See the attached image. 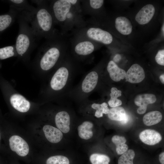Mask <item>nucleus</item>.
<instances>
[{
  "label": "nucleus",
  "instance_id": "obj_12",
  "mask_svg": "<svg viewBox=\"0 0 164 164\" xmlns=\"http://www.w3.org/2000/svg\"><path fill=\"white\" fill-rule=\"evenodd\" d=\"M98 76L95 71L88 73L82 81L81 85L82 91L85 94H88L92 91L97 85Z\"/></svg>",
  "mask_w": 164,
  "mask_h": 164
},
{
  "label": "nucleus",
  "instance_id": "obj_18",
  "mask_svg": "<svg viewBox=\"0 0 164 164\" xmlns=\"http://www.w3.org/2000/svg\"><path fill=\"white\" fill-rule=\"evenodd\" d=\"M115 27L118 32L123 35H129L132 31V23L130 21L125 17H117L115 20Z\"/></svg>",
  "mask_w": 164,
  "mask_h": 164
},
{
  "label": "nucleus",
  "instance_id": "obj_34",
  "mask_svg": "<svg viewBox=\"0 0 164 164\" xmlns=\"http://www.w3.org/2000/svg\"><path fill=\"white\" fill-rule=\"evenodd\" d=\"M108 104L112 108L119 106L122 104L121 100L118 99H110L108 101Z\"/></svg>",
  "mask_w": 164,
  "mask_h": 164
},
{
  "label": "nucleus",
  "instance_id": "obj_26",
  "mask_svg": "<svg viewBox=\"0 0 164 164\" xmlns=\"http://www.w3.org/2000/svg\"><path fill=\"white\" fill-rule=\"evenodd\" d=\"M90 160L92 164H109L110 160L107 155L98 153L91 155Z\"/></svg>",
  "mask_w": 164,
  "mask_h": 164
},
{
  "label": "nucleus",
  "instance_id": "obj_17",
  "mask_svg": "<svg viewBox=\"0 0 164 164\" xmlns=\"http://www.w3.org/2000/svg\"><path fill=\"white\" fill-rule=\"evenodd\" d=\"M107 69L110 78L114 81H119L125 78V71L119 67L113 60L108 62Z\"/></svg>",
  "mask_w": 164,
  "mask_h": 164
},
{
  "label": "nucleus",
  "instance_id": "obj_13",
  "mask_svg": "<svg viewBox=\"0 0 164 164\" xmlns=\"http://www.w3.org/2000/svg\"><path fill=\"white\" fill-rule=\"evenodd\" d=\"M10 101L12 106L20 112H26L29 109L30 102L21 95L17 94L12 95L10 98Z\"/></svg>",
  "mask_w": 164,
  "mask_h": 164
},
{
  "label": "nucleus",
  "instance_id": "obj_1",
  "mask_svg": "<svg viewBox=\"0 0 164 164\" xmlns=\"http://www.w3.org/2000/svg\"><path fill=\"white\" fill-rule=\"evenodd\" d=\"M37 5L35 10L32 12H24L22 15L29 22L37 36L39 38L51 31L53 18L51 13L44 6L43 1L32 0Z\"/></svg>",
  "mask_w": 164,
  "mask_h": 164
},
{
  "label": "nucleus",
  "instance_id": "obj_25",
  "mask_svg": "<svg viewBox=\"0 0 164 164\" xmlns=\"http://www.w3.org/2000/svg\"><path fill=\"white\" fill-rule=\"evenodd\" d=\"M135 155L134 151L128 150L121 155L118 159V164H133V160Z\"/></svg>",
  "mask_w": 164,
  "mask_h": 164
},
{
  "label": "nucleus",
  "instance_id": "obj_27",
  "mask_svg": "<svg viewBox=\"0 0 164 164\" xmlns=\"http://www.w3.org/2000/svg\"><path fill=\"white\" fill-rule=\"evenodd\" d=\"M15 45L0 48V59L4 60L17 54Z\"/></svg>",
  "mask_w": 164,
  "mask_h": 164
},
{
  "label": "nucleus",
  "instance_id": "obj_16",
  "mask_svg": "<svg viewBox=\"0 0 164 164\" xmlns=\"http://www.w3.org/2000/svg\"><path fill=\"white\" fill-rule=\"evenodd\" d=\"M11 9L17 12L19 15L24 12H32L36 8L30 5L26 0H10L8 1Z\"/></svg>",
  "mask_w": 164,
  "mask_h": 164
},
{
  "label": "nucleus",
  "instance_id": "obj_2",
  "mask_svg": "<svg viewBox=\"0 0 164 164\" xmlns=\"http://www.w3.org/2000/svg\"><path fill=\"white\" fill-rule=\"evenodd\" d=\"M17 18L19 31L15 45L17 54L23 57L36 47L39 38L22 15H19Z\"/></svg>",
  "mask_w": 164,
  "mask_h": 164
},
{
  "label": "nucleus",
  "instance_id": "obj_29",
  "mask_svg": "<svg viewBox=\"0 0 164 164\" xmlns=\"http://www.w3.org/2000/svg\"><path fill=\"white\" fill-rule=\"evenodd\" d=\"M112 142L116 146L125 143L126 142V138L124 136L118 135L113 136L111 138Z\"/></svg>",
  "mask_w": 164,
  "mask_h": 164
},
{
  "label": "nucleus",
  "instance_id": "obj_8",
  "mask_svg": "<svg viewBox=\"0 0 164 164\" xmlns=\"http://www.w3.org/2000/svg\"><path fill=\"white\" fill-rule=\"evenodd\" d=\"M145 74L143 68L137 64L132 65L126 73V81L132 83H138L144 79Z\"/></svg>",
  "mask_w": 164,
  "mask_h": 164
},
{
  "label": "nucleus",
  "instance_id": "obj_21",
  "mask_svg": "<svg viewBox=\"0 0 164 164\" xmlns=\"http://www.w3.org/2000/svg\"><path fill=\"white\" fill-rule=\"evenodd\" d=\"M162 118L161 113L157 111L149 112L145 114L143 117V122L145 125L150 126L159 122Z\"/></svg>",
  "mask_w": 164,
  "mask_h": 164
},
{
  "label": "nucleus",
  "instance_id": "obj_9",
  "mask_svg": "<svg viewBox=\"0 0 164 164\" xmlns=\"http://www.w3.org/2000/svg\"><path fill=\"white\" fill-rule=\"evenodd\" d=\"M156 100L155 96L152 94H145L137 95L134 100L135 104L139 107L137 112L139 114H143L146 111L147 106L150 104L154 103Z\"/></svg>",
  "mask_w": 164,
  "mask_h": 164
},
{
  "label": "nucleus",
  "instance_id": "obj_41",
  "mask_svg": "<svg viewBox=\"0 0 164 164\" xmlns=\"http://www.w3.org/2000/svg\"><path fill=\"white\" fill-rule=\"evenodd\" d=\"M1 138V133H0V141Z\"/></svg>",
  "mask_w": 164,
  "mask_h": 164
},
{
  "label": "nucleus",
  "instance_id": "obj_20",
  "mask_svg": "<svg viewBox=\"0 0 164 164\" xmlns=\"http://www.w3.org/2000/svg\"><path fill=\"white\" fill-rule=\"evenodd\" d=\"M93 124L91 122L86 121L83 122L77 128L79 136L82 139L88 140L91 138L93 135L92 129Z\"/></svg>",
  "mask_w": 164,
  "mask_h": 164
},
{
  "label": "nucleus",
  "instance_id": "obj_7",
  "mask_svg": "<svg viewBox=\"0 0 164 164\" xmlns=\"http://www.w3.org/2000/svg\"><path fill=\"white\" fill-rule=\"evenodd\" d=\"M87 34L90 38L105 44H110L113 40L110 33L99 28H91L88 30Z\"/></svg>",
  "mask_w": 164,
  "mask_h": 164
},
{
  "label": "nucleus",
  "instance_id": "obj_30",
  "mask_svg": "<svg viewBox=\"0 0 164 164\" xmlns=\"http://www.w3.org/2000/svg\"><path fill=\"white\" fill-rule=\"evenodd\" d=\"M155 60L158 64L161 66L164 65V49L158 51L155 56Z\"/></svg>",
  "mask_w": 164,
  "mask_h": 164
},
{
  "label": "nucleus",
  "instance_id": "obj_37",
  "mask_svg": "<svg viewBox=\"0 0 164 164\" xmlns=\"http://www.w3.org/2000/svg\"><path fill=\"white\" fill-rule=\"evenodd\" d=\"M128 120V115L126 114V115L125 118L122 121L120 122L121 123L123 124H125L127 123Z\"/></svg>",
  "mask_w": 164,
  "mask_h": 164
},
{
  "label": "nucleus",
  "instance_id": "obj_23",
  "mask_svg": "<svg viewBox=\"0 0 164 164\" xmlns=\"http://www.w3.org/2000/svg\"><path fill=\"white\" fill-rule=\"evenodd\" d=\"M108 114L110 119L120 121L123 120L126 115L125 109L119 106L112 108L109 109Z\"/></svg>",
  "mask_w": 164,
  "mask_h": 164
},
{
  "label": "nucleus",
  "instance_id": "obj_19",
  "mask_svg": "<svg viewBox=\"0 0 164 164\" xmlns=\"http://www.w3.org/2000/svg\"><path fill=\"white\" fill-rule=\"evenodd\" d=\"M18 15L17 12L11 9L9 13L0 15V32L5 30L11 26Z\"/></svg>",
  "mask_w": 164,
  "mask_h": 164
},
{
  "label": "nucleus",
  "instance_id": "obj_38",
  "mask_svg": "<svg viewBox=\"0 0 164 164\" xmlns=\"http://www.w3.org/2000/svg\"><path fill=\"white\" fill-rule=\"evenodd\" d=\"M159 79L162 83L164 84V74L163 73L160 76Z\"/></svg>",
  "mask_w": 164,
  "mask_h": 164
},
{
  "label": "nucleus",
  "instance_id": "obj_4",
  "mask_svg": "<svg viewBox=\"0 0 164 164\" xmlns=\"http://www.w3.org/2000/svg\"><path fill=\"white\" fill-rule=\"evenodd\" d=\"M69 72L65 67L59 68L53 76L50 82L51 88L55 91L62 89L66 84L69 76Z\"/></svg>",
  "mask_w": 164,
  "mask_h": 164
},
{
  "label": "nucleus",
  "instance_id": "obj_36",
  "mask_svg": "<svg viewBox=\"0 0 164 164\" xmlns=\"http://www.w3.org/2000/svg\"><path fill=\"white\" fill-rule=\"evenodd\" d=\"M121 58V56L119 54H116L114 58V62H118L119 60Z\"/></svg>",
  "mask_w": 164,
  "mask_h": 164
},
{
  "label": "nucleus",
  "instance_id": "obj_35",
  "mask_svg": "<svg viewBox=\"0 0 164 164\" xmlns=\"http://www.w3.org/2000/svg\"><path fill=\"white\" fill-rule=\"evenodd\" d=\"M159 160L161 164H164V152H163L160 153L159 156Z\"/></svg>",
  "mask_w": 164,
  "mask_h": 164
},
{
  "label": "nucleus",
  "instance_id": "obj_22",
  "mask_svg": "<svg viewBox=\"0 0 164 164\" xmlns=\"http://www.w3.org/2000/svg\"><path fill=\"white\" fill-rule=\"evenodd\" d=\"M94 50V46L90 42L85 41L78 43L75 47V51L77 54L87 55L92 53Z\"/></svg>",
  "mask_w": 164,
  "mask_h": 164
},
{
  "label": "nucleus",
  "instance_id": "obj_3",
  "mask_svg": "<svg viewBox=\"0 0 164 164\" xmlns=\"http://www.w3.org/2000/svg\"><path fill=\"white\" fill-rule=\"evenodd\" d=\"M60 55L58 48L55 46H50L44 52L39 61L40 68L45 71L53 68L57 61Z\"/></svg>",
  "mask_w": 164,
  "mask_h": 164
},
{
  "label": "nucleus",
  "instance_id": "obj_15",
  "mask_svg": "<svg viewBox=\"0 0 164 164\" xmlns=\"http://www.w3.org/2000/svg\"><path fill=\"white\" fill-rule=\"evenodd\" d=\"M43 130L46 138L51 143H57L63 138L62 132L58 128L52 126L45 125L43 127Z\"/></svg>",
  "mask_w": 164,
  "mask_h": 164
},
{
  "label": "nucleus",
  "instance_id": "obj_32",
  "mask_svg": "<svg viewBox=\"0 0 164 164\" xmlns=\"http://www.w3.org/2000/svg\"><path fill=\"white\" fill-rule=\"evenodd\" d=\"M128 149V146L125 143L116 146V152L118 155H122Z\"/></svg>",
  "mask_w": 164,
  "mask_h": 164
},
{
  "label": "nucleus",
  "instance_id": "obj_10",
  "mask_svg": "<svg viewBox=\"0 0 164 164\" xmlns=\"http://www.w3.org/2000/svg\"><path fill=\"white\" fill-rule=\"evenodd\" d=\"M155 11V8L153 5L147 4L142 7L138 12L135 16V20L140 25L146 24L151 21Z\"/></svg>",
  "mask_w": 164,
  "mask_h": 164
},
{
  "label": "nucleus",
  "instance_id": "obj_28",
  "mask_svg": "<svg viewBox=\"0 0 164 164\" xmlns=\"http://www.w3.org/2000/svg\"><path fill=\"white\" fill-rule=\"evenodd\" d=\"M46 164H70L68 159L62 155H56L49 157L46 160Z\"/></svg>",
  "mask_w": 164,
  "mask_h": 164
},
{
  "label": "nucleus",
  "instance_id": "obj_5",
  "mask_svg": "<svg viewBox=\"0 0 164 164\" xmlns=\"http://www.w3.org/2000/svg\"><path fill=\"white\" fill-rule=\"evenodd\" d=\"M9 145L11 150L19 155L24 157L29 152V147L27 142L23 138L17 135L11 136L9 139Z\"/></svg>",
  "mask_w": 164,
  "mask_h": 164
},
{
  "label": "nucleus",
  "instance_id": "obj_40",
  "mask_svg": "<svg viewBox=\"0 0 164 164\" xmlns=\"http://www.w3.org/2000/svg\"><path fill=\"white\" fill-rule=\"evenodd\" d=\"M164 24H163V25L162 26V33H163V34L164 35Z\"/></svg>",
  "mask_w": 164,
  "mask_h": 164
},
{
  "label": "nucleus",
  "instance_id": "obj_11",
  "mask_svg": "<svg viewBox=\"0 0 164 164\" xmlns=\"http://www.w3.org/2000/svg\"><path fill=\"white\" fill-rule=\"evenodd\" d=\"M140 140L149 145H155L161 141L162 137L159 133L155 130L147 129L142 132L139 136Z\"/></svg>",
  "mask_w": 164,
  "mask_h": 164
},
{
  "label": "nucleus",
  "instance_id": "obj_33",
  "mask_svg": "<svg viewBox=\"0 0 164 164\" xmlns=\"http://www.w3.org/2000/svg\"><path fill=\"white\" fill-rule=\"evenodd\" d=\"M103 0H90V3L91 7L94 9H98L101 8L103 5Z\"/></svg>",
  "mask_w": 164,
  "mask_h": 164
},
{
  "label": "nucleus",
  "instance_id": "obj_39",
  "mask_svg": "<svg viewBox=\"0 0 164 164\" xmlns=\"http://www.w3.org/2000/svg\"><path fill=\"white\" fill-rule=\"evenodd\" d=\"M68 0L71 4H72L73 5L75 4L77 2V0Z\"/></svg>",
  "mask_w": 164,
  "mask_h": 164
},
{
  "label": "nucleus",
  "instance_id": "obj_14",
  "mask_svg": "<svg viewBox=\"0 0 164 164\" xmlns=\"http://www.w3.org/2000/svg\"><path fill=\"white\" fill-rule=\"evenodd\" d=\"M55 121L57 127L62 132L66 133L69 132L70 117L67 111H62L57 113L55 115Z\"/></svg>",
  "mask_w": 164,
  "mask_h": 164
},
{
  "label": "nucleus",
  "instance_id": "obj_24",
  "mask_svg": "<svg viewBox=\"0 0 164 164\" xmlns=\"http://www.w3.org/2000/svg\"><path fill=\"white\" fill-rule=\"evenodd\" d=\"M91 106L92 108L96 110L94 115L97 118L102 117L103 114H108L109 111L108 104L105 102L101 104L93 103Z\"/></svg>",
  "mask_w": 164,
  "mask_h": 164
},
{
  "label": "nucleus",
  "instance_id": "obj_6",
  "mask_svg": "<svg viewBox=\"0 0 164 164\" xmlns=\"http://www.w3.org/2000/svg\"><path fill=\"white\" fill-rule=\"evenodd\" d=\"M71 7V4L68 0H59L55 2L52 8L56 19L60 22L64 21Z\"/></svg>",
  "mask_w": 164,
  "mask_h": 164
},
{
  "label": "nucleus",
  "instance_id": "obj_31",
  "mask_svg": "<svg viewBox=\"0 0 164 164\" xmlns=\"http://www.w3.org/2000/svg\"><path fill=\"white\" fill-rule=\"evenodd\" d=\"M111 93L110 94L111 97L110 99H116L117 97L121 95V91L115 87H113L111 89Z\"/></svg>",
  "mask_w": 164,
  "mask_h": 164
}]
</instances>
